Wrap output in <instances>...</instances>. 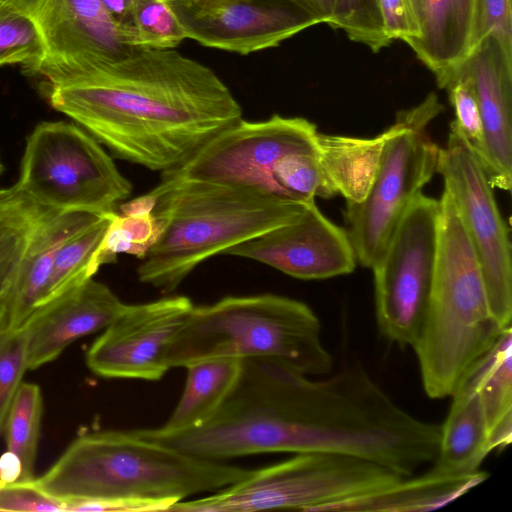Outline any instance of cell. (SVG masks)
<instances>
[{"mask_svg":"<svg viewBox=\"0 0 512 512\" xmlns=\"http://www.w3.org/2000/svg\"><path fill=\"white\" fill-rule=\"evenodd\" d=\"M16 184L45 206L105 216L132 191L102 145L65 121L41 122L28 135Z\"/></svg>","mask_w":512,"mask_h":512,"instance_id":"9","label":"cell"},{"mask_svg":"<svg viewBox=\"0 0 512 512\" xmlns=\"http://www.w3.org/2000/svg\"><path fill=\"white\" fill-rule=\"evenodd\" d=\"M222 357L279 362L308 376L333 371L313 310L275 294L228 296L193 306L170 345L167 363L169 368H186Z\"/></svg>","mask_w":512,"mask_h":512,"instance_id":"6","label":"cell"},{"mask_svg":"<svg viewBox=\"0 0 512 512\" xmlns=\"http://www.w3.org/2000/svg\"><path fill=\"white\" fill-rule=\"evenodd\" d=\"M27 367V334L24 327L0 333V433L22 384Z\"/></svg>","mask_w":512,"mask_h":512,"instance_id":"33","label":"cell"},{"mask_svg":"<svg viewBox=\"0 0 512 512\" xmlns=\"http://www.w3.org/2000/svg\"><path fill=\"white\" fill-rule=\"evenodd\" d=\"M44 45L33 20L0 0V66L20 64L27 75L42 60Z\"/></svg>","mask_w":512,"mask_h":512,"instance_id":"30","label":"cell"},{"mask_svg":"<svg viewBox=\"0 0 512 512\" xmlns=\"http://www.w3.org/2000/svg\"><path fill=\"white\" fill-rule=\"evenodd\" d=\"M318 132L303 117L275 114L263 121L240 119L182 164L162 172L161 180L250 186L278 194L272 179L275 164L290 153L317 150Z\"/></svg>","mask_w":512,"mask_h":512,"instance_id":"13","label":"cell"},{"mask_svg":"<svg viewBox=\"0 0 512 512\" xmlns=\"http://www.w3.org/2000/svg\"><path fill=\"white\" fill-rule=\"evenodd\" d=\"M439 201L420 193L394 231L374 274L375 315L380 333L399 346H413L432 288Z\"/></svg>","mask_w":512,"mask_h":512,"instance_id":"11","label":"cell"},{"mask_svg":"<svg viewBox=\"0 0 512 512\" xmlns=\"http://www.w3.org/2000/svg\"><path fill=\"white\" fill-rule=\"evenodd\" d=\"M225 254L302 280L350 274L357 261L347 231L326 218L315 202L295 221L233 246Z\"/></svg>","mask_w":512,"mask_h":512,"instance_id":"17","label":"cell"},{"mask_svg":"<svg viewBox=\"0 0 512 512\" xmlns=\"http://www.w3.org/2000/svg\"><path fill=\"white\" fill-rule=\"evenodd\" d=\"M241 364L240 359L222 357L187 366L183 393L169 419L158 428L164 432H180L208 421L234 387Z\"/></svg>","mask_w":512,"mask_h":512,"instance_id":"25","label":"cell"},{"mask_svg":"<svg viewBox=\"0 0 512 512\" xmlns=\"http://www.w3.org/2000/svg\"><path fill=\"white\" fill-rule=\"evenodd\" d=\"M475 93L483 144L476 154L493 188L512 186V66L492 38L484 40L459 69Z\"/></svg>","mask_w":512,"mask_h":512,"instance_id":"19","label":"cell"},{"mask_svg":"<svg viewBox=\"0 0 512 512\" xmlns=\"http://www.w3.org/2000/svg\"><path fill=\"white\" fill-rule=\"evenodd\" d=\"M186 38L247 55L321 22L293 0H166Z\"/></svg>","mask_w":512,"mask_h":512,"instance_id":"15","label":"cell"},{"mask_svg":"<svg viewBox=\"0 0 512 512\" xmlns=\"http://www.w3.org/2000/svg\"><path fill=\"white\" fill-rule=\"evenodd\" d=\"M148 194L159 234L137 275L165 292L208 258L295 221L311 204L257 187L194 181L161 180Z\"/></svg>","mask_w":512,"mask_h":512,"instance_id":"4","label":"cell"},{"mask_svg":"<svg viewBox=\"0 0 512 512\" xmlns=\"http://www.w3.org/2000/svg\"><path fill=\"white\" fill-rule=\"evenodd\" d=\"M132 46L175 49L186 38L166 0H131Z\"/></svg>","mask_w":512,"mask_h":512,"instance_id":"31","label":"cell"},{"mask_svg":"<svg viewBox=\"0 0 512 512\" xmlns=\"http://www.w3.org/2000/svg\"><path fill=\"white\" fill-rule=\"evenodd\" d=\"M124 306L110 288L93 278L38 306L22 326L28 370L57 359L79 338L105 329Z\"/></svg>","mask_w":512,"mask_h":512,"instance_id":"18","label":"cell"},{"mask_svg":"<svg viewBox=\"0 0 512 512\" xmlns=\"http://www.w3.org/2000/svg\"><path fill=\"white\" fill-rule=\"evenodd\" d=\"M114 214L105 216L96 224L72 236L58 248L38 306L93 278L99 270L96 254Z\"/></svg>","mask_w":512,"mask_h":512,"instance_id":"26","label":"cell"},{"mask_svg":"<svg viewBox=\"0 0 512 512\" xmlns=\"http://www.w3.org/2000/svg\"><path fill=\"white\" fill-rule=\"evenodd\" d=\"M436 172L452 196L483 273L489 309L503 328L512 319V261L508 227L493 187L471 145L451 123Z\"/></svg>","mask_w":512,"mask_h":512,"instance_id":"12","label":"cell"},{"mask_svg":"<svg viewBox=\"0 0 512 512\" xmlns=\"http://www.w3.org/2000/svg\"><path fill=\"white\" fill-rule=\"evenodd\" d=\"M370 428L368 395L350 370L312 380L279 362L243 359L234 387L202 425L180 432L134 431L186 454L222 461L271 452L357 455Z\"/></svg>","mask_w":512,"mask_h":512,"instance_id":"2","label":"cell"},{"mask_svg":"<svg viewBox=\"0 0 512 512\" xmlns=\"http://www.w3.org/2000/svg\"><path fill=\"white\" fill-rule=\"evenodd\" d=\"M21 475V466L18 459L6 452L0 458V479L5 481H18Z\"/></svg>","mask_w":512,"mask_h":512,"instance_id":"40","label":"cell"},{"mask_svg":"<svg viewBox=\"0 0 512 512\" xmlns=\"http://www.w3.org/2000/svg\"><path fill=\"white\" fill-rule=\"evenodd\" d=\"M103 217L45 206L16 183L0 188V333L22 327L38 307L58 248Z\"/></svg>","mask_w":512,"mask_h":512,"instance_id":"10","label":"cell"},{"mask_svg":"<svg viewBox=\"0 0 512 512\" xmlns=\"http://www.w3.org/2000/svg\"><path fill=\"white\" fill-rule=\"evenodd\" d=\"M489 474H445L428 469L381 489L327 506L323 512H423L441 508L483 483Z\"/></svg>","mask_w":512,"mask_h":512,"instance_id":"21","label":"cell"},{"mask_svg":"<svg viewBox=\"0 0 512 512\" xmlns=\"http://www.w3.org/2000/svg\"><path fill=\"white\" fill-rule=\"evenodd\" d=\"M450 397L449 412L440 425L437 456L429 469L445 474L473 473L492 452L483 406L467 376Z\"/></svg>","mask_w":512,"mask_h":512,"instance_id":"22","label":"cell"},{"mask_svg":"<svg viewBox=\"0 0 512 512\" xmlns=\"http://www.w3.org/2000/svg\"><path fill=\"white\" fill-rule=\"evenodd\" d=\"M114 157L164 172L242 119V108L208 66L175 49L135 48L78 84L40 86Z\"/></svg>","mask_w":512,"mask_h":512,"instance_id":"1","label":"cell"},{"mask_svg":"<svg viewBox=\"0 0 512 512\" xmlns=\"http://www.w3.org/2000/svg\"><path fill=\"white\" fill-rule=\"evenodd\" d=\"M477 14V0H420V35L406 44L442 89L478 48Z\"/></svg>","mask_w":512,"mask_h":512,"instance_id":"20","label":"cell"},{"mask_svg":"<svg viewBox=\"0 0 512 512\" xmlns=\"http://www.w3.org/2000/svg\"><path fill=\"white\" fill-rule=\"evenodd\" d=\"M444 106L430 92L397 113L365 199L346 204L347 234L356 260L372 269L416 196L436 172L439 147L426 132Z\"/></svg>","mask_w":512,"mask_h":512,"instance_id":"8","label":"cell"},{"mask_svg":"<svg viewBox=\"0 0 512 512\" xmlns=\"http://www.w3.org/2000/svg\"><path fill=\"white\" fill-rule=\"evenodd\" d=\"M383 25L392 40H409L419 37V26L414 19L407 0H379Z\"/></svg>","mask_w":512,"mask_h":512,"instance_id":"37","label":"cell"},{"mask_svg":"<svg viewBox=\"0 0 512 512\" xmlns=\"http://www.w3.org/2000/svg\"><path fill=\"white\" fill-rule=\"evenodd\" d=\"M477 41L492 38L512 66V0H477Z\"/></svg>","mask_w":512,"mask_h":512,"instance_id":"35","label":"cell"},{"mask_svg":"<svg viewBox=\"0 0 512 512\" xmlns=\"http://www.w3.org/2000/svg\"><path fill=\"white\" fill-rule=\"evenodd\" d=\"M445 89L454 109L455 120L451 123L471 145L477 154L483 144V123L478 102L467 76L459 70Z\"/></svg>","mask_w":512,"mask_h":512,"instance_id":"34","label":"cell"},{"mask_svg":"<svg viewBox=\"0 0 512 512\" xmlns=\"http://www.w3.org/2000/svg\"><path fill=\"white\" fill-rule=\"evenodd\" d=\"M316 19L321 24L329 25L334 14L336 0H293Z\"/></svg>","mask_w":512,"mask_h":512,"instance_id":"39","label":"cell"},{"mask_svg":"<svg viewBox=\"0 0 512 512\" xmlns=\"http://www.w3.org/2000/svg\"><path fill=\"white\" fill-rule=\"evenodd\" d=\"M35 23L44 56L27 75L40 86L78 84L106 63L128 55L129 46L100 0H5Z\"/></svg>","mask_w":512,"mask_h":512,"instance_id":"14","label":"cell"},{"mask_svg":"<svg viewBox=\"0 0 512 512\" xmlns=\"http://www.w3.org/2000/svg\"><path fill=\"white\" fill-rule=\"evenodd\" d=\"M272 179L278 194L303 203L336 194L322 168L318 150L283 156L273 168Z\"/></svg>","mask_w":512,"mask_h":512,"instance_id":"28","label":"cell"},{"mask_svg":"<svg viewBox=\"0 0 512 512\" xmlns=\"http://www.w3.org/2000/svg\"><path fill=\"white\" fill-rule=\"evenodd\" d=\"M390 133V127L370 138L318 132L317 150L322 168L335 193L341 194L347 204L365 199Z\"/></svg>","mask_w":512,"mask_h":512,"instance_id":"23","label":"cell"},{"mask_svg":"<svg viewBox=\"0 0 512 512\" xmlns=\"http://www.w3.org/2000/svg\"><path fill=\"white\" fill-rule=\"evenodd\" d=\"M0 511L66 512V504L47 495L34 480L19 482L0 479Z\"/></svg>","mask_w":512,"mask_h":512,"instance_id":"36","label":"cell"},{"mask_svg":"<svg viewBox=\"0 0 512 512\" xmlns=\"http://www.w3.org/2000/svg\"><path fill=\"white\" fill-rule=\"evenodd\" d=\"M43 399L41 389L34 383L20 385L10 406L4 431L6 448L21 466L19 482H31L40 437Z\"/></svg>","mask_w":512,"mask_h":512,"instance_id":"27","label":"cell"},{"mask_svg":"<svg viewBox=\"0 0 512 512\" xmlns=\"http://www.w3.org/2000/svg\"><path fill=\"white\" fill-rule=\"evenodd\" d=\"M106 13L116 25L126 43L132 46L133 23L131 0H100Z\"/></svg>","mask_w":512,"mask_h":512,"instance_id":"38","label":"cell"},{"mask_svg":"<svg viewBox=\"0 0 512 512\" xmlns=\"http://www.w3.org/2000/svg\"><path fill=\"white\" fill-rule=\"evenodd\" d=\"M158 234L159 226L152 211L116 212L109 221L96 254L98 267L115 262L119 254L133 255L141 260Z\"/></svg>","mask_w":512,"mask_h":512,"instance_id":"29","label":"cell"},{"mask_svg":"<svg viewBox=\"0 0 512 512\" xmlns=\"http://www.w3.org/2000/svg\"><path fill=\"white\" fill-rule=\"evenodd\" d=\"M3 171H4V166H3V163H2V161L0 159V176L3 173Z\"/></svg>","mask_w":512,"mask_h":512,"instance_id":"42","label":"cell"},{"mask_svg":"<svg viewBox=\"0 0 512 512\" xmlns=\"http://www.w3.org/2000/svg\"><path fill=\"white\" fill-rule=\"evenodd\" d=\"M193 306L185 296L125 304L87 350L88 368L103 378L161 379L170 369V345Z\"/></svg>","mask_w":512,"mask_h":512,"instance_id":"16","label":"cell"},{"mask_svg":"<svg viewBox=\"0 0 512 512\" xmlns=\"http://www.w3.org/2000/svg\"><path fill=\"white\" fill-rule=\"evenodd\" d=\"M251 471L186 454L134 430H104L79 435L34 482L65 504L143 503L168 511L189 496L223 489Z\"/></svg>","mask_w":512,"mask_h":512,"instance_id":"3","label":"cell"},{"mask_svg":"<svg viewBox=\"0 0 512 512\" xmlns=\"http://www.w3.org/2000/svg\"><path fill=\"white\" fill-rule=\"evenodd\" d=\"M411 13L418 24L420 0H407ZM419 26V24H418Z\"/></svg>","mask_w":512,"mask_h":512,"instance_id":"41","label":"cell"},{"mask_svg":"<svg viewBox=\"0 0 512 512\" xmlns=\"http://www.w3.org/2000/svg\"><path fill=\"white\" fill-rule=\"evenodd\" d=\"M438 201L432 288L412 346L424 391L432 399L450 397L506 329L490 312L481 266L452 196L444 189Z\"/></svg>","mask_w":512,"mask_h":512,"instance_id":"5","label":"cell"},{"mask_svg":"<svg viewBox=\"0 0 512 512\" xmlns=\"http://www.w3.org/2000/svg\"><path fill=\"white\" fill-rule=\"evenodd\" d=\"M479 394L493 450L512 440V327L506 328L494 345L466 375Z\"/></svg>","mask_w":512,"mask_h":512,"instance_id":"24","label":"cell"},{"mask_svg":"<svg viewBox=\"0 0 512 512\" xmlns=\"http://www.w3.org/2000/svg\"><path fill=\"white\" fill-rule=\"evenodd\" d=\"M404 478L373 461L339 453H296L251 473L211 496L173 504L168 511L250 512L296 509L323 512L336 502Z\"/></svg>","mask_w":512,"mask_h":512,"instance_id":"7","label":"cell"},{"mask_svg":"<svg viewBox=\"0 0 512 512\" xmlns=\"http://www.w3.org/2000/svg\"><path fill=\"white\" fill-rule=\"evenodd\" d=\"M328 26L343 30L351 41L374 53L393 42L385 32L379 0H336Z\"/></svg>","mask_w":512,"mask_h":512,"instance_id":"32","label":"cell"}]
</instances>
